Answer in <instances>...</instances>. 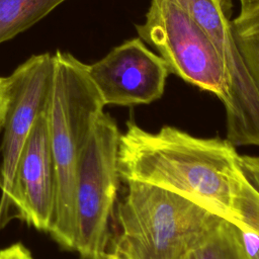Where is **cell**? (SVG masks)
I'll return each instance as SVG.
<instances>
[{
  "instance_id": "cell-1",
  "label": "cell",
  "mask_w": 259,
  "mask_h": 259,
  "mask_svg": "<svg viewBox=\"0 0 259 259\" xmlns=\"http://www.w3.org/2000/svg\"><path fill=\"white\" fill-rule=\"evenodd\" d=\"M117 161L121 181L176 192L259 235V156L240 154L227 139L199 138L170 125L149 132L130 119Z\"/></svg>"
},
{
  "instance_id": "cell-2",
  "label": "cell",
  "mask_w": 259,
  "mask_h": 259,
  "mask_svg": "<svg viewBox=\"0 0 259 259\" xmlns=\"http://www.w3.org/2000/svg\"><path fill=\"white\" fill-rule=\"evenodd\" d=\"M55 76L48 119L56 174V205L51 237L74 251L76 176L80 155L105 106L87 65L69 53L54 54Z\"/></svg>"
},
{
  "instance_id": "cell-3",
  "label": "cell",
  "mask_w": 259,
  "mask_h": 259,
  "mask_svg": "<svg viewBox=\"0 0 259 259\" xmlns=\"http://www.w3.org/2000/svg\"><path fill=\"white\" fill-rule=\"evenodd\" d=\"M125 184L107 251L117 259H183L223 221L168 189L139 181Z\"/></svg>"
},
{
  "instance_id": "cell-4",
  "label": "cell",
  "mask_w": 259,
  "mask_h": 259,
  "mask_svg": "<svg viewBox=\"0 0 259 259\" xmlns=\"http://www.w3.org/2000/svg\"><path fill=\"white\" fill-rule=\"evenodd\" d=\"M115 120L103 112L96 120L80 155L76 176L74 251L83 259H102L111 238L110 224L119 182Z\"/></svg>"
},
{
  "instance_id": "cell-5",
  "label": "cell",
  "mask_w": 259,
  "mask_h": 259,
  "mask_svg": "<svg viewBox=\"0 0 259 259\" xmlns=\"http://www.w3.org/2000/svg\"><path fill=\"white\" fill-rule=\"evenodd\" d=\"M136 29L159 52L169 72L214 94L224 105L228 102V75L214 45L176 0H151L145 22Z\"/></svg>"
},
{
  "instance_id": "cell-6",
  "label": "cell",
  "mask_w": 259,
  "mask_h": 259,
  "mask_svg": "<svg viewBox=\"0 0 259 259\" xmlns=\"http://www.w3.org/2000/svg\"><path fill=\"white\" fill-rule=\"evenodd\" d=\"M214 45L227 71L229 99L227 140L235 146L259 147V90L236 45L224 0H176Z\"/></svg>"
},
{
  "instance_id": "cell-7",
  "label": "cell",
  "mask_w": 259,
  "mask_h": 259,
  "mask_svg": "<svg viewBox=\"0 0 259 259\" xmlns=\"http://www.w3.org/2000/svg\"><path fill=\"white\" fill-rule=\"evenodd\" d=\"M55 76L54 55L31 56L5 78L7 106L0 165V230L19 156L40 113L48 107Z\"/></svg>"
},
{
  "instance_id": "cell-8",
  "label": "cell",
  "mask_w": 259,
  "mask_h": 259,
  "mask_svg": "<svg viewBox=\"0 0 259 259\" xmlns=\"http://www.w3.org/2000/svg\"><path fill=\"white\" fill-rule=\"evenodd\" d=\"M56 205V174L48 107L35 120L19 156L3 218V227L18 219L49 233Z\"/></svg>"
},
{
  "instance_id": "cell-9",
  "label": "cell",
  "mask_w": 259,
  "mask_h": 259,
  "mask_svg": "<svg viewBox=\"0 0 259 259\" xmlns=\"http://www.w3.org/2000/svg\"><path fill=\"white\" fill-rule=\"evenodd\" d=\"M88 74L105 105L149 104L164 93L169 70L140 37L113 48L98 62L87 65Z\"/></svg>"
},
{
  "instance_id": "cell-10",
  "label": "cell",
  "mask_w": 259,
  "mask_h": 259,
  "mask_svg": "<svg viewBox=\"0 0 259 259\" xmlns=\"http://www.w3.org/2000/svg\"><path fill=\"white\" fill-rule=\"evenodd\" d=\"M66 0H0V44L26 30Z\"/></svg>"
},
{
  "instance_id": "cell-11",
  "label": "cell",
  "mask_w": 259,
  "mask_h": 259,
  "mask_svg": "<svg viewBox=\"0 0 259 259\" xmlns=\"http://www.w3.org/2000/svg\"><path fill=\"white\" fill-rule=\"evenodd\" d=\"M231 25L236 45L259 90V0L241 4Z\"/></svg>"
},
{
  "instance_id": "cell-12",
  "label": "cell",
  "mask_w": 259,
  "mask_h": 259,
  "mask_svg": "<svg viewBox=\"0 0 259 259\" xmlns=\"http://www.w3.org/2000/svg\"><path fill=\"white\" fill-rule=\"evenodd\" d=\"M192 259H243L228 221L207 236L192 252Z\"/></svg>"
},
{
  "instance_id": "cell-13",
  "label": "cell",
  "mask_w": 259,
  "mask_h": 259,
  "mask_svg": "<svg viewBox=\"0 0 259 259\" xmlns=\"http://www.w3.org/2000/svg\"><path fill=\"white\" fill-rule=\"evenodd\" d=\"M230 229L243 259H259V235L230 223Z\"/></svg>"
},
{
  "instance_id": "cell-14",
  "label": "cell",
  "mask_w": 259,
  "mask_h": 259,
  "mask_svg": "<svg viewBox=\"0 0 259 259\" xmlns=\"http://www.w3.org/2000/svg\"><path fill=\"white\" fill-rule=\"evenodd\" d=\"M0 259H33V256L23 244L15 243L0 250Z\"/></svg>"
},
{
  "instance_id": "cell-15",
  "label": "cell",
  "mask_w": 259,
  "mask_h": 259,
  "mask_svg": "<svg viewBox=\"0 0 259 259\" xmlns=\"http://www.w3.org/2000/svg\"><path fill=\"white\" fill-rule=\"evenodd\" d=\"M7 106V93L5 78L0 77V131L3 130Z\"/></svg>"
},
{
  "instance_id": "cell-16",
  "label": "cell",
  "mask_w": 259,
  "mask_h": 259,
  "mask_svg": "<svg viewBox=\"0 0 259 259\" xmlns=\"http://www.w3.org/2000/svg\"><path fill=\"white\" fill-rule=\"evenodd\" d=\"M102 259H117V258H116V256H115L113 253L107 252V253L105 254V256H104Z\"/></svg>"
},
{
  "instance_id": "cell-17",
  "label": "cell",
  "mask_w": 259,
  "mask_h": 259,
  "mask_svg": "<svg viewBox=\"0 0 259 259\" xmlns=\"http://www.w3.org/2000/svg\"><path fill=\"white\" fill-rule=\"evenodd\" d=\"M253 1H256V0H240L241 4H246V3H250V2H253Z\"/></svg>"
},
{
  "instance_id": "cell-18",
  "label": "cell",
  "mask_w": 259,
  "mask_h": 259,
  "mask_svg": "<svg viewBox=\"0 0 259 259\" xmlns=\"http://www.w3.org/2000/svg\"><path fill=\"white\" fill-rule=\"evenodd\" d=\"M183 259H192V257H191V252H190L188 255H186Z\"/></svg>"
}]
</instances>
